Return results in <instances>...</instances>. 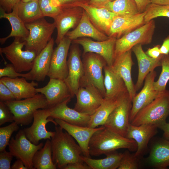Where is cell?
<instances>
[{"instance_id": "cell-33", "label": "cell", "mask_w": 169, "mask_h": 169, "mask_svg": "<svg viewBox=\"0 0 169 169\" xmlns=\"http://www.w3.org/2000/svg\"><path fill=\"white\" fill-rule=\"evenodd\" d=\"M123 155L115 151L106 154V157L102 159H93L84 156L81 158L91 169H116L119 167Z\"/></svg>"}, {"instance_id": "cell-37", "label": "cell", "mask_w": 169, "mask_h": 169, "mask_svg": "<svg viewBox=\"0 0 169 169\" xmlns=\"http://www.w3.org/2000/svg\"><path fill=\"white\" fill-rule=\"evenodd\" d=\"M162 70L157 81H154V90L159 92L165 91L169 80V54L163 55L161 59Z\"/></svg>"}, {"instance_id": "cell-26", "label": "cell", "mask_w": 169, "mask_h": 169, "mask_svg": "<svg viewBox=\"0 0 169 169\" xmlns=\"http://www.w3.org/2000/svg\"><path fill=\"white\" fill-rule=\"evenodd\" d=\"M131 51V50H129L116 58L111 67L124 80L132 102L136 91L131 76V68L134 64Z\"/></svg>"}, {"instance_id": "cell-15", "label": "cell", "mask_w": 169, "mask_h": 169, "mask_svg": "<svg viewBox=\"0 0 169 169\" xmlns=\"http://www.w3.org/2000/svg\"><path fill=\"white\" fill-rule=\"evenodd\" d=\"M75 96L76 102L74 109L90 116L95 112L104 99L99 91L91 85L80 87Z\"/></svg>"}, {"instance_id": "cell-32", "label": "cell", "mask_w": 169, "mask_h": 169, "mask_svg": "<svg viewBox=\"0 0 169 169\" xmlns=\"http://www.w3.org/2000/svg\"><path fill=\"white\" fill-rule=\"evenodd\" d=\"M121 96L113 99L104 98L100 106L91 116L87 126L95 128L99 125H103L110 114L118 104Z\"/></svg>"}, {"instance_id": "cell-50", "label": "cell", "mask_w": 169, "mask_h": 169, "mask_svg": "<svg viewBox=\"0 0 169 169\" xmlns=\"http://www.w3.org/2000/svg\"><path fill=\"white\" fill-rule=\"evenodd\" d=\"M139 13L144 12L147 6L151 3L150 0H135Z\"/></svg>"}, {"instance_id": "cell-49", "label": "cell", "mask_w": 169, "mask_h": 169, "mask_svg": "<svg viewBox=\"0 0 169 169\" xmlns=\"http://www.w3.org/2000/svg\"><path fill=\"white\" fill-rule=\"evenodd\" d=\"M54 3L61 7L71 6L77 2H80L79 0H53Z\"/></svg>"}, {"instance_id": "cell-35", "label": "cell", "mask_w": 169, "mask_h": 169, "mask_svg": "<svg viewBox=\"0 0 169 169\" xmlns=\"http://www.w3.org/2000/svg\"><path fill=\"white\" fill-rule=\"evenodd\" d=\"M50 140L47 139L44 146L35 154L33 159L34 169H56L52 157Z\"/></svg>"}, {"instance_id": "cell-22", "label": "cell", "mask_w": 169, "mask_h": 169, "mask_svg": "<svg viewBox=\"0 0 169 169\" xmlns=\"http://www.w3.org/2000/svg\"><path fill=\"white\" fill-rule=\"evenodd\" d=\"M54 120L59 126L77 141L81 149L83 156L90 157L88 149L89 142L93 134L100 129L101 126L92 128L71 124L59 119H54Z\"/></svg>"}, {"instance_id": "cell-18", "label": "cell", "mask_w": 169, "mask_h": 169, "mask_svg": "<svg viewBox=\"0 0 169 169\" xmlns=\"http://www.w3.org/2000/svg\"><path fill=\"white\" fill-rule=\"evenodd\" d=\"M69 98L52 107L48 108L50 117L59 119L71 124L87 126L91 116L81 113L69 107L67 104L71 100Z\"/></svg>"}, {"instance_id": "cell-27", "label": "cell", "mask_w": 169, "mask_h": 169, "mask_svg": "<svg viewBox=\"0 0 169 169\" xmlns=\"http://www.w3.org/2000/svg\"><path fill=\"white\" fill-rule=\"evenodd\" d=\"M66 36L72 41L82 37L90 38L98 41L105 40L110 38L94 26L84 10L78 24L73 30L69 31Z\"/></svg>"}, {"instance_id": "cell-44", "label": "cell", "mask_w": 169, "mask_h": 169, "mask_svg": "<svg viewBox=\"0 0 169 169\" xmlns=\"http://www.w3.org/2000/svg\"><path fill=\"white\" fill-rule=\"evenodd\" d=\"M11 153L6 150L0 152V169H11V163L13 157Z\"/></svg>"}, {"instance_id": "cell-5", "label": "cell", "mask_w": 169, "mask_h": 169, "mask_svg": "<svg viewBox=\"0 0 169 169\" xmlns=\"http://www.w3.org/2000/svg\"><path fill=\"white\" fill-rule=\"evenodd\" d=\"M4 102L13 114L14 121L23 125H28L32 122L36 110L49 108L45 97L41 93H37L32 97L23 100H15Z\"/></svg>"}, {"instance_id": "cell-21", "label": "cell", "mask_w": 169, "mask_h": 169, "mask_svg": "<svg viewBox=\"0 0 169 169\" xmlns=\"http://www.w3.org/2000/svg\"><path fill=\"white\" fill-rule=\"evenodd\" d=\"M157 128L153 124L136 126L130 123L126 137L133 139L137 143V149L134 154L135 157L139 158L145 152L150 140L157 133Z\"/></svg>"}, {"instance_id": "cell-11", "label": "cell", "mask_w": 169, "mask_h": 169, "mask_svg": "<svg viewBox=\"0 0 169 169\" xmlns=\"http://www.w3.org/2000/svg\"><path fill=\"white\" fill-rule=\"evenodd\" d=\"M33 120L31 126L23 129L27 138L32 143L36 145L42 139L51 140L55 131H48L46 125L48 122H51L55 126L58 125L54 119L50 117L48 108L36 110L33 115Z\"/></svg>"}, {"instance_id": "cell-54", "label": "cell", "mask_w": 169, "mask_h": 169, "mask_svg": "<svg viewBox=\"0 0 169 169\" xmlns=\"http://www.w3.org/2000/svg\"><path fill=\"white\" fill-rule=\"evenodd\" d=\"M151 3L161 5H169V0H150Z\"/></svg>"}, {"instance_id": "cell-39", "label": "cell", "mask_w": 169, "mask_h": 169, "mask_svg": "<svg viewBox=\"0 0 169 169\" xmlns=\"http://www.w3.org/2000/svg\"><path fill=\"white\" fill-rule=\"evenodd\" d=\"M18 125L13 121L7 126L0 128V152L6 150L12 134L19 129Z\"/></svg>"}, {"instance_id": "cell-38", "label": "cell", "mask_w": 169, "mask_h": 169, "mask_svg": "<svg viewBox=\"0 0 169 169\" xmlns=\"http://www.w3.org/2000/svg\"><path fill=\"white\" fill-rule=\"evenodd\" d=\"M144 17L146 23L160 17L169 18V5H161L151 3L146 7Z\"/></svg>"}, {"instance_id": "cell-19", "label": "cell", "mask_w": 169, "mask_h": 169, "mask_svg": "<svg viewBox=\"0 0 169 169\" xmlns=\"http://www.w3.org/2000/svg\"><path fill=\"white\" fill-rule=\"evenodd\" d=\"M156 76V72L155 71L150 72L145 79L143 88L133 99L130 116V123L139 111L153 100L160 93L155 90L153 87Z\"/></svg>"}, {"instance_id": "cell-16", "label": "cell", "mask_w": 169, "mask_h": 169, "mask_svg": "<svg viewBox=\"0 0 169 169\" xmlns=\"http://www.w3.org/2000/svg\"><path fill=\"white\" fill-rule=\"evenodd\" d=\"M69 49L67 60L68 73L64 80L73 97L79 87V82L83 74V66L78 44L72 43Z\"/></svg>"}, {"instance_id": "cell-41", "label": "cell", "mask_w": 169, "mask_h": 169, "mask_svg": "<svg viewBox=\"0 0 169 169\" xmlns=\"http://www.w3.org/2000/svg\"><path fill=\"white\" fill-rule=\"evenodd\" d=\"M118 169H137L139 166L138 158L128 151L123 153Z\"/></svg>"}, {"instance_id": "cell-34", "label": "cell", "mask_w": 169, "mask_h": 169, "mask_svg": "<svg viewBox=\"0 0 169 169\" xmlns=\"http://www.w3.org/2000/svg\"><path fill=\"white\" fill-rule=\"evenodd\" d=\"M17 5L18 16L25 24L44 17L40 8L38 0L27 2L20 1Z\"/></svg>"}, {"instance_id": "cell-13", "label": "cell", "mask_w": 169, "mask_h": 169, "mask_svg": "<svg viewBox=\"0 0 169 169\" xmlns=\"http://www.w3.org/2000/svg\"><path fill=\"white\" fill-rule=\"evenodd\" d=\"M61 7L60 12L53 18L57 31L55 41L57 45L69 30L74 29L77 26L84 11L82 8L78 6Z\"/></svg>"}, {"instance_id": "cell-17", "label": "cell", "mask_w": 169, "mask_h": 169, "mask_svg": "<svg viewBox=\"0 0 169 169\" xmlns=\"http://www.w3.org/2000/svg\"><path fill=\"white\" fill-rule=\"evenodd\" d=\"M36 91L37 93H40L45 96L49 108L73 97L64 81L58 79L50 78L46 86L36 88Z\"/></svg>"}, {"instance_id": "cell-56", "label": "cell", "mask_w": 169, "mask_h": 169, "mask_svg": "<svg viewBox=\"0 0 169 169\" xmlns=\"http://www.w3.org/2000/svg\"><path fill=\"white\" fill-rule=\"evenodd\" d=\"M34 0H21L23 2H27L30 1H34Z\"/></svg>"}, {"instance_id": "cell-43", "label": "cell", "mask_w": 169, "mask_h": 169, "mask_svg": "<svg viewBox=\"0 0 169 169\" xmlns=\"http://www.w3.org/2000/svg\"><path fill=\"white\" fill-rule=\"evenodd\" d=\"M13 114L4 102L0 101V125L14 121Z\"/></svg>"}, {"instance_id": "cell-45", "label": "cell", "mask_w": 169, "mask_h": 169, "mask_svg": "<svg viewBox=\"0 0 169 169\" xmlns=\"http://www.w3.org/2000/svg\"><path fill=\"white\" fill-rule=\"evenodd\" d=\"M15 100V97L11 90L0 81V101L5 102Z\"/></svg>"}, {"instance_id": "cell-47", "label": "cell", "mask_w": 169, "mask_h": 169, "mask_svg": "<svg viewBox=\"0 0 169 169\" xmlns=\"http://www.w3.org/2000/svg\"><path fill=\"white\" fill-rule=\"evenodd\" d=\"M160 45H158L152 48H149L146 52V54L151 58L157 59L162 54L160 51Z\"/></svg>"}, {"instance_id": "cell-29", "label": "cell", "mask_w": 169, "mask_h": 169, "mask_svg": "<svg viewBox=\"0 0 169 169\" xmlns=\"http://www.w3.org/2000/svg\"><path fill=\"white\" fill-rule=\"evenodd\" d=\"M104 85L105 90L104 98H118L128 92L123 79L107 65L104 68Z\"/></svg>"}, {"instance_id": "cell-51", "label": "cell", "mask_w": 169, "mask_h": 169, "mask_svg": "<svg viewBox=\"0 0 169 169\" xmlns=\"http://www.w3.org/2000/svg\"><path fill=\"white\" fill-rule=\"evenodd\" d=\"M160 49L161 54H169V35L164 40Z\"/></svg>"}, {"instance_id": "cell-48", "label": "cell", "mask_w": 169, "mask_h": 169, "mask_svg": "<svg viewBox=\"0 0 169 169\" xmlns=\"http://www.w3.org/2000/svg\"><path fill=\"white\" fill-rule=\"evenodd\" d=\"M64 169H91L90 167L84 162H79L70 163L67 165Z\"/></svg>"}, {"instance_id": "cell-20", "label": "cell", "mask_w": 169, "mask_h": 169, "mask_svg": "<svg viewBox=\"0 0 169 169\" xmlns=\"http://www.w3.org/2000/svg\"><path fill=\"white\" fill-rule=\"evenodd\" d=\"M70 6H78L82 8L94 26L108 36L113 21L117 16L116 15L105 8H97L81 2L76 3Z\"/></svg>"}, {"instance_id": "cell-9", "label": "cell", "mask_w": 169, "mask_h": 169, "mask_svg": "<svg viewBox=\"0 0 169 169\" xmlns=\"http://www.w3.org/2000/svg\"><path fill=\"white\" fill-rule=\"evenodd\" d=\"M132 106L128 92L122 95L118 105L109 115L103 125L110 130L126 137L130 124Z\"/></svg>"}, {"instance_id": "cell-8", "label": "cell", "mask_w": 169, "mask_h": 169, "mask_svg": "<svg viewBox=\"0 0 169 169\" xmlns=\"http://www.w3.org/2000/svg\"><path fill=\"white\" fill-rule=\"evenodd\" d=\"M24 45V41H21L19 38H15L13 42L9 46L0 48V54L3 53L16 71L20 73L31 70L37 56L34 52L23 50Z\"/></svg>"}, {"instance_id": "cell-10", "label": "cell", "mask_w": 169, "mask_h": 169, "mask_svg": "<svg viewBox=\"0 0 169 169\" xmlns=\"http://www.w3.org/2000/svg\"><path fill=\"white\" fill-rule=\"evenodd\" d=\"M44 146L32 143L26 137L23 130H19L15 138L12 137L8 145V149L13 156L23 162L28 169H34L33 159L35 153Z\"/></svg>"}, {"instance_id": "cell-28", "label": "cell", "mask_w": 169, "mask_h": 169, "mask_svg": "<svg viewBox=\"0 0 169 169\" xmlns=\"http://www.w3.org/2000/svg\"><path fill=\"white\" fill-rule=\"evenodd\" d=\"M0 81L11 90L16 100L32 97L38 93L35 87L38 84L33 80L28 82L24 77L11 78L4 77L0 78Z\"/></svg>"}, {"instance_id": "cell-4", "label": "cell", "mask_w": 169, "mask_h": 169, "mask_svg": "<svg viewBox=\"0 0 169 169\" xmlns=\"http://www.w3.org/2000/svg\"><path fill=\"white\" fill-rule=\"evenodd\" d=\"M83 74L79 82L80 87L91 85L96 88L104 98L105 90L103 70L107 65L100 55L93 53L83 54Z\"/></svg>"}, {"instance_id": "cell-46", "label": "cell", "mask_w": 169, "mask_h": 169, "mask_svg": "<svg viewBox=\"0 0 169 169\" xmlns=\"http://www.w3.org/2000/svg\"><path fill=\"white\" fill-rule=\"evenodd\" d=\"M21 0H0V7L7 13L11 12L14 7Z\"/></svg>"}, {"instance_id": "cell-14", "label": "cell", "mask_w": 169, "mask_h": 169, "mask_svg": "<svg viewBox=\"0 0 169 169\" xmlns=\"http://www.w3.org/2000/svg\"><path fill=\"white\" fill-rule=\"evenodd\" d=\"M117 38L110 37L102 41H95L89 38L82 37L73 40V44L80 45L83 48V54L87 53H96L102 56L107 65L111 66L115 60V49Z\"/></svg>"}, {"instance_id": "cell-53", "label": "cell", "mask_w": 169, "mask_h": 169, "mask_svg": "<svg viewBox=\"0 0 169 169\" xmlns=\"http://www.w3.org/2000/svg\"><path fill=\"white\" fill-rule=\"evenodd\" d=\"M12 169H28L23 161L19 159H17L11 166Z\"/></svg>"}, {"instance_id": "cell-36", "label": "cell", "mask_w": 169, "mask_h": 169, "mask_svg": "<svg viewBox=\"0 0 169 169\" xmlns=\"http://www.w3.org/2000/svg\"><path fill=\"white\" fill-rule=\"evenodd\" d=\"M103 8L119 16H130L140 13L135 0H113Z\"/></svg>"}, {"instance_id": "cell-55", "label": "cell", "mask_w": 169, "mask_h": 169, "mask_svg": "<svg viewBox=\"0 0 169 169\" xmlns=\"http://www.w3.org/2000/svg\"><path fill=\"white\" fill-rule=\"evenodd\" d=\"M159 128L164 131L165 135L169 136V122L166 123Z\"/></svg>"}, {"instance_id": "cell-1", "label": "cell", "mask_w": 169, "mask_h": 169, "mask_svg": "<svg viewBox=\"0 0 169 169\" xmlns=\"http://www.w3.org/2000/svg\"><path fill=\"white\" fill-rule=\"evenodd\" d=\"M55 129L50 140L52 160L57 168L64 169L68 164L84 162L81 149L74 139L59 126H55Z\"/></svg>"}, {"instance_id": "cell-30", "label": "cell", "mask_w": 169, "mask_h": 169, "mask_svg": "<svg viewBox=\"0 0 169 169\" xmlns=\"http://www.w3.org/2000/svg\"><path fill=\"white\" fill-rule=\"evenodd\" d=\"M17 4L14 7L12 12L9 13H6L0 7V19L5 18L7 19L12 27L10 34L6 37L0 38V43L2 45L10 37H14L15 38L23 39L29 35V30L26 27L25 24L18 16Z\"/></svg>"}, {"instance_id": "cell-24", "label": "cell", "mask_w": 169, "mask_h": 169, "mask_svg": "<svg viewBox=\"0 0 169 169\" xmlns=\"http://www.w3.org/2000/svg\"><path fill=\"white\" fill-rule=\"evenodd\" d=\"M137 59L138 66L137 80L135 85L136 91L141 87L147 75L157 67L161 66V59L163 54L154 59L148 56L143 51L142 45L138 44L131 49Z\"/></svg>"}, {"instance_id": "cell-2", "label": "cell", "mask_w": 169, "mask_h": 169, "mask_svg": "<svg viewBox=\"0 0 169 169\" xmlns=\"http://www.w3.org/2000/svg\"><path fill=\"white\" fill-rule=\"evenodd\" d=\"M122 148L136 151L137 144L133 139L122 136L104 125L92 135L88 146L90 155L95 156L105 155Z\"/></svg>"}, {"instance_id": "cell-12", "label": "cell", "mask_w": 169, "mask_h": 169, "mask_svg": "<svg viewBox=\"0 0 169 169\" xmlns=\"http://www.w3.org/2000/svg\"><path fill=\"white\" fill-rule=\"evenodd\" d=\"M71 43V40L65 36L54 49L47 75L50 78L64 80L67 77L68 73L67 57Z\"/></svg>"}, {"instance_id": "cell-52", "label": "cell", "mask_w": 169, "mask_h": 169, "mask_svg": "<svg viewBox=\"0 0 169 169\" xmlns=\"http://www.w3.org/2000/svg\"><path fill=\"white\" fill-rule=\"evenodd\" d=\"M113 0H90L88 4L99 8H103L108 3Z\"/></svg>"}, {"instance_id": "cell-31", "label": "cell", "mask_w": 169, "mask_h": 169, "mask_svg": "<svg viewBox=\"0 0 169 169\" xmlns=\"http://www.w3.org/2000/svg\"><path fill=\"white\" fill-rule=\"evenodd\" d=\"M148 160L153 167L165 169L169 166V141L163 140L152 147Z\"/></svg>"}, {"instance_id": "cell-40", "label": "cell", "mask_w": 169, "mask_h": 169, "mask_svg": "<svg viewBox=\"0 0 169 169\" xmlns=\"http://www.w3.org/2000/svg\"><path fill=\"white\" fill-rule=\"evenodd\" d=\"M40 8L44 17L53 18L60 11L62 7L55 4L53 0H38Z\"/></svg>"}, {"instance_id": "cell-7", "label": "cell", "mask_w": 169, "mask_h": 169, "mask_svg": "<svg viewBox=\"0 0 169 169\" xmlns=\"http://www.w3.org/2000/svg\"><path fill=\"white\" fill-rule=\"evenodd\" d=\"M155 28V21L152 19L117 39L115 49V59L131 50L137 44H140L142 45L150 44L152 40Z\"/></svg>"}, {"instance_id": "cell-6", "label": "cell", "mask_w": 169, "mask_h": 169, "mask_svg": "<svg viewBox=\"0 0 169 169\" xmlns=\"http://www.w3.org/2000/svg\"><path fill=\"white\" fill-rule=\"evenodd\" d=\"M25 25L29 34L23 39L25 42V50L34 52L38 55L52 38L56 28L55 23H49L43 18Z\"/></svg>"}, {"instance_id": "cell-23", "label": "cell", "mask_w": 169, "mask_h": 169, "mask_svg": "<svg viewBox=\"0 0 169 169\" xmlns=\"http://www.w3.org/2000/svg\"><path fill=\"white\" fill-rule=\"evenodd\" d=\"M146 12L128 17L116 16L110 27L108 36L117 39L142 26L146 23Z\"/></svg>"}, {"instance_id": "cell-25", "label": "cell", "mask_w": 169, "mask_h": 169, "mask_svg": "<svg viewBox=\"0 0 169 169\" xmlns=\"http://www.w3.org/2000/svg\"><path fill=\"white\" fill-rule=\"evenodd\" d=\"M54 41L52 38L46 47L36 57L33 67L28 72V80L43 81L47 76L54 50Z\"/></svg>"}, {"instance_id": "cell-3", "label": "cell", "mask_w": 169, "mask_h": 169, "mask_svg": "<svg viewBox=\"0 0 169 169\" xmlns=\"http://www.w3.org/2000/svg\"><path fill=\"white\" fill-rule=\"evenodd\" d=\"M169 115V90H166L139 110L130 124L136 126L153 124L159 128L166 123Z\"/></svg>"}, {"instance_id": "cell-42", "label": "cell", "mask_w": 169, "mask_h": 169, "mask_svg": "<svg viewBox=\"0 0 169 169\" xmlns=\"http://www.w3.org/2000/svg\"><path fill=\"white\" fill-rule=\"evenodd\" d=\"M7 77L11 78H14L19 77L25 78L28 80L29 77L28 73L22 74L17 72L13 65L12 64H8L3 68L0 69V78Z\"/></svg>"}]
</instances>
